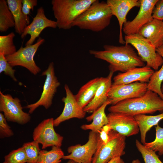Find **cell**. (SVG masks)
Segmentation results:
<instances>
[{
	"mask_svg": "<svg viewBox=\"0 0 163 163\" xmlns=\"http://www.w3.org/2000/svg\"><path fill=\"white\" fill-rule=\"evenodd\" d=\"M103 47V50H90L89 53L95 58L108 63L110 72H124L132 69L145 66L144 62L130 44L120 46L105 45Z\"/></svg>",
	"mask_w": 163,
	"mask_h": 163,
	"instance_id": "1",
	"label": "cell"
},
{
	"mask_svg": "<svg viewBox=\"0 0 163 163\" xmlns=\"http://www.w3.org/2000/svg\"><path fill=\"white\" fill-rule=\"evenodd\" d=\"M110 112L134 117L139 114L163 112V99L156 93L148 90L142 96L121 101L108 109Z\"/></svg>",
	"mask_w": 163,
	"mask_h": 163,
	"instance_id": "2",
	"label": "cell"
},
{
	"mask_svg": "<svg viewBox=\"0 0 163 163\" xmlns=\"http://www.w3.org/2000/svg\"><path fill=\"white\" fill-rule=\"evenodd\" d=\"M112 16L111 9L106 2L95 0L75 20L72 26L98 32L109 25Z\"/></svg>",
	"mask_w": 163,
	"mask_h": 163,
	"instance_id": "3",
	"label": "cell"
},
{
	"mask_svg": "<svg viewBox=\"0 0 163 163\" xmlns=\"http://www.w3.org/2000/svg\"><path fill=\"white\" fill-rule=\"evenodd\" d=\"M95 0H53L52 10L57 27L68 30L73 23Z\"/></svg>",
	"mask_w": 163,
	"mask_h": 163,
	"instance_id": "4",
	"label": "cell"
},
{
	"mask_svg": "<svg viewBox=\"0 0 163 163\" xmlns=\"http://www.w3.org/2000/svg\"><path fill=\"white\" fill-rule=\"evenodd\" d=\"M109 135V140L106 144L97 145L91 163H107L125 154L126 137L112 129Z\"/></svg>",
	"mask_w": 163,
	"mask_h": 163,
	"instance_id": "5",
	"label": "cell"
},
{
	"mask_svg": "<svg viewBox=\"0 0 163 163\" xmlns=\"http://www.w3.org/2000/svg\"><path fill=\"white\" fill-rule=\"evenodd\" d=\"M124 39L125 44L134 47L142 60L146 63V65L156 71L158 70L163 59L149 42L138 34L125 35Z\"/></svg>",
	"mask_w": 163,
	"mask_h": 163,
	"instance_id": "6",
	"label": "cell"
},
{
	"mask_svg": "<svg viewBox=\"0 0 163 163\" xmlns=\"http://www.w3.org/2000/svg\"><path fill=\"white\" fill-rule=\"evenodd\" d=\"M44 41V39L40 37L34 44L24 47L22 46L14 53L5 56V58L12 67L21 66L26 68L34 75H36L41 69L36 64L34 56L39 46Z\"/></svg>",
	"mask_w": 163,
	"mask_h": 163,
	"instance_id": "7",
	"label": "cell"
},
{
	"mask_svg": "<svg viewBox=\"0 0 163 163\" xmlns=\"http://www.w3.org/2000/svg\"><path fill=\"white\" fill-rule=\"evenodd\" d=\"M41 75L46 76L43 90L39 100L35 103L27 105L24 108L28 109L29 113H32L40 106L48 109L52 104L53 99L60 83L55 75L54 63L51 62L47 69Z\"/></svg>",
	"mask_w": 163,
	"mask_h": 163,
	"instance_id": "8",
	"label": "cell"
},
{
	"mask_svg": "<svg viewBox=\"0 0 163 163\" xmlns=\"http://www.w3.org/2000/svg\"><path fill=\"white\" fill-rule=\"evenodd\" d=\"M23 108L18 98L0 91V111L3 113L7 121L21 125L28 123L31 119L30 114L24 112Z\"/></svg>",
	"mask_w": 163,
	"mask_h": 163,
	"instance_id": "9",
	"label": "cell"
},
{
	"mask_svg": "<svg viewBox=\"0 0 163 163\" xmlns=\"http://www.w3.org/2000/svg\"><path fill=\"white\" fill-rule=\"evenodd\" d=\"M54 120L51 118L43 120L33 132V140L40 144L43 149L54 146L60 147L62 145L63 138L55 132Z\"/></svg>",
	"mask_w": 163,
	"mask_h": 163,
	"instance_id": "10",
	"label": "cell"
},
{
	"mask_svg": "<svg viewBox=\"0 0 163 163\" xmlns=\"http://www.w3.org/2000/svg\"><path fill=\"white\" fill-rule=\"evenodd\" d=\"M148 90L147 83L139 82L126 84L112 83L108 94L110 104L114 105L123 101L138 97Z\"/></svg>",
	"mask_w": 163,
	"mask_h": 163,
	"instance_id": "11",
	"label": "cell"
},
{
	"mask_svg": "<svg viewBox=\"0 0 163 163\" xmlns=\"http://www.w3.org/2000/svg\"><path fill=\"white\" fill-rule=\"evenodd\" d=\"M98 135L99 133L91 131L87 143L68 147L67 151L70 154L65 155L63 159L72 160L79 163H91L97 148Z\"/></svg>",
	"mask_w": 163,
	"mask_h": 163,
	"instance_id": "12",
	"label": "cell"
},
{
	"mask_svg": "<svg viewBox=\"0 0 163 163\" xmlns=\"http://www.w3.org/2000/svg\"><path fill=\"white\" fill-rule=\"evenodd\" d=\"M139 11L135 18L127 21L123 25V31L125 35L138 34L139 30L153 19L152 12L158 0H140Z\"/></svg>",
	"mask_w": 163,
	"mask_h": 163,
	"instance_id": "13",
	"label": "cell"
},
{
	"mask_svg": "<svg viewBox=\"0 0 163 163\" xmlns=\"http://www.w3.org/2000/svg\"><path fill=\"white\" fill-rule=\"evenodd\" d=\"M107 125L111 129L126 137L137 134L139 132L134 117L123 113L110 112L107 115Z\"/></svg>",
	"mask_w": 163,
	"mask_h": 163,
	"instance_id": "14",
	"label": "cell"
},
{
	"mask_svg": "<svg viewBox=\"0 0 163 163\" xmlns=\"http://www.w3.org/2000/svg\"><path fill=\"white\" fill-rule=\"evenodd\" d=\"M57 27L56 22L48 19L45 15L43 8L41 7L37 9L32 22L24 29L21 37L23 38L27 34L30 35V38L25 45H31L44 29L47 27L55 28Z\"/></svg>",
	"mask_w": 163,
	"mask_h": 163,
	"instance_id": "15",
	"label": "cell"
},
{
	"mask_svg": "<svg viewBox=\"0 0 163 163\" xmlns=\"http://www.w3.org/2000/svg\"><path fill=\"white\" fill-rule=\"evenodd\" d=\"M64 88L66 96L62 100L64 104V106L62 113L54 120V126H58L61 123L73 118L81 119L85 117L86 112L78 103L72 92L68 86L65 84Z\"/></svg>",
	"mask_w": 163,
	"mask_h": 163,
	"instance_id": "16",
	"label": "cell"
},
{
	"mask_svg": "<svg viewBox=\"0 0 163 163\" xmlns=\"http://www.w3.org/2000/svg\"><path fill=\"white\" fill-rule=\"evenodd\" d=\"M109 6L113 15L118 20L120 28L119 42L125 44L122 31L124 24L127 21L126 17L129 12L134 7H139L140 0H107L106 2Z\"/></svg>",
	"mask_w": 163,
	"mask_h": 163,
	"instance_id": "17",
	"label": "cell"
},
{
	"mask_svg": "<svg viewBox=\"0 0 163 163\" xmlns=\"http://www.w3.org/2000/svg\"><path fill=\"white\" fill-rule=\"evenodd\" d=\"M155 71L150 67L145 65L136 67L123 73H119L113 78L114 84H126L139 82L148 83Z\"/></svg>",
	"mask_w": 163,
	"mask_h": 163,
	"instance_id": "18",
	"label": "cell"
},
{
	"mask_svg": "<svg viewBox=\"0 0 163 163\" xmlns=\"http://www.w3.org/2000/svg\"><path fill=\"white\" fill-rule=\"evenodd\" d=\"M138 34L156 48L158 47L163 40V21L153 18L139 30Z\"/></svg>",
	"mask_w": 163,
	"mask_h": 163,
	"instance_id": "19",
	"label": "cell"
},
{
	"mask_svg": "<svg viewBox=\"0 0 163 163\" xmlns=\"http://www.w3.org/2000/svg\"><path fill=\"white\" fill-rule=\"evenodd\" d=\"M113 73L110 72L108 75L103 77L102 82L91 101L83 110L86 113H92L106 102L108 94L112 85V78Z\"/></svg>",
	"mask_w": 163,
	"mask_h": 163,
	"instance_id": "20",
	"label": "cell"
},
{
	"mask_svg": "<svg viewBox=\"0 0 163 163\" xmlns=\"http://www.w3.org/2000/svg\"><path fill=\"white\" fill-rule=\"evenodd\" d=\"M103 78L97 77L88 82L80 88L75 95L78 103L82 108L83 109L92 100L102 82Z\"/></svg>",
	"mask_w": 163,
	"mask_h": 163,
	"instance_id": "21",
	"label": "cell"
},
{
	"mask_svg": "<svg viewBox=\"0 0 163 163\" xmlns=\"http://www.w3.org/2000/svg\"><path fill=\"white\" fill-rule=\"evenodd\" d=\"M111 101L109 100L99 108L92 113L90 116L87 117L86 120L88 121H92L90 124H83L81 126V128L84 130H90L99 133L102 128L107 124L108 119L105 113V109L107 106L110 104Z\"/></svg>",
	"mask_w": 163,
	"mask_h": 163,
	"instance_id": "22",
	"label": "cell"
},
{
	"mask_svg": "<svg viewBox=\"0 0 163 163\" xmlns=\"http://www.w3.org/2000/svg\"><path fill=\"white\" fill-rule=\"evenodd\" d=\"M22 0L6 1L14 19L15 31L20 35L30 23L29 16L25 15L22 11Z\"/></svg>",
	"mask_w": 163,
	"mask_h": 163,
	"instance_id": "23",
	"label": "cell"
},
{
	"mask_svg": "<svg viewBox=\"0 0 163 163\" xmlns=\"http://www.w3.org/2000/svg\"><path fill=\"white\" fill-rule=\"evenodd\" d=\"M134 117L139 127L141 142L144 144L146 142V136L148 132L152 127L158 124L163 119V112L155 115L139 114Z\"/></svg>",
	"mask_w": 163,
	"mask_h": 163,
	"instance_id": "24",
	"label": "cell"
},
{
	"mask_svg": "<svg viewBox=\"0 0 163 163\" xmlns=\"http://www.w3.org/2000/svg\"><path fill=\"white\" fill-rule=\"evenodd\" d=\"M157 52L163 59V46L162 45L156 49ZM161 68L155 71L151 76L147 83L148 90L157 93L163 99V94L161 90V84L163 82V62Z\"/></svg>",
	"mask_w": 163,
	"mask_h": 163,
	"instance_id": "25",
	"label": "cell"
},
{
	"mask_svg": "<svg viewBox=\"0 0 163 163\" xmlns=\"http://www.w3.org/2000/svg\"><path fill=\"white\" fill-rule=\"evenodd\" d=\"M15 26L12 14L5 0H0V31L4 32Z\"/></svg>",
	"mask_w": 163,
	"mask_h": 163,
	"instance_id": "26",
	"label": "cell"
},
{
	"mask_svg": "<svg viewBox=\"0 0 163 163\" xmlns=\"http://www.w3.org/2000/svg\"><path fill=\"white\" fill-rule=\"evenodd\" d=\"M64 156L60 147L53 146L49 151L40 150L37 163H60Z\"/></svg>",
	"mask_w": 163,
	"mask_h": 163,
	"instance_id": "27",
	"label": "cell"
},
{
	"mask_svg": "<svg viewBox=\"0 0 163 163\" xmlns=\"http://www.w3.org/2000/svg\"><path fill=\"white\" fill-rule=\"evenodd\" d=\"M15 36L13 32L0 36V53H3L5 56L12 54L17 51L13 42Z\"/></svg>",
	"mask_w": 163,
	"mask_h": 163,
	"instance_id": "28",
	"label": "cell"
},
{
	"mask_svg": "<svg viewBox=\"0 0 163 163\" xmlns=\"http://www.w3.org/2000/svg\"><path fill=\"white\" fill-rule=\"evenodd\" d=\"M135 144L141 154L145 163H163L155 152L146 148L138 140H136Z\"/></svg>",
	"mask_w": 163,
	"mask_h": 163,
	"instance_id": "29",
	"label": "cell"
},
{
	"mask_svg": "<svg viewBox=\"0 0 163 163\" xmlns=\"http://www.w3.org/2000/svg\"><path fill=\"white\" fill-rule=\"evenodd\" d=\"M155 138L150 142H146L144 145L147 148L154 151L158 152L159 155H163V128L158 124L155 127Z\"/></svg>",
	"mask_w": 163,
	"mask_h": 163,
	"instance_id": "30",
	"label": "cell"
},
{
	"mask_svg": "<svg viewBox=\"0 0 163 163\" xmlns=\"http://www.w3.org/2000/svg\"><path fill=\"white\" fill-rule=\"evenodd\" d=\"M39 143L33 141L25 142L22 147L23 148L27 159V163H37L40 149Z\"/></svg>",
	"mask_w": 163,
	"mask_h": 163,
	"instance_id": "31",
	"label": "cell"
},
{
	"mask_svg": "<svg viewBox=\"0 0 163 163\" xmlns=\"http://www.w3.org/2000/svg\"><path fill=\"white\" fill-rule=\"evenodd\" d=\"M27 159L22 147L11 151L5 156L3 163H26Z\"/></svg>",
	"mask_w": 163,
	"mask_h": 163,
	"instance_id": "32",
	"label": "cell"
},
{
	"mask_svg": "<svg viewBox=\"0 0 163 163\" xmlns=\"http://www.w3.org/2000/svg\"><path fill=\"white\" fill-rule=\"evenodd\" d=\"M15 72V70L9 63L4 54L0 53V73L3 72L4 74L9 76L14 81L17 82L14 76Z\"/></svg>",
	"mask_w": 163,
	"mask_h": 163,
	"instance_id": "33",
	"label": "cell"
},
{
	"mask_svg": "<svg viewBox=\"0 0 163 163\" xmlns=\"http://www.w3.org/2000/svg\"><path fill=\"white\" fill-rule=\"evenodd\" d=\"M4 115L0 113V137L1 138L9 137L14 135L11 127L7 122Z\"/></svg>",
	"mask_w": 163,
	"mask_h": 163,
	"instance_id": "34",
	"label": "cell"
},
{
	"mask_svg": "<svg viewBox=\"0 0 163 163\" xmlns=\"http://www.w3.org/2000/svg\"><path fill=\"white\" fill-rule=\"evenodd\" d=\"M112 129L107 124L104 126L99 133L97 145H105L109 140V133Z\"/></svg>",
	"mask_w": 163,
	"mask_h": 163,
	"instance_id": "35",
	"label": "cell"
},
{
	"mask_svg": "<svg viewBox=\"0 0 163 163\" xmlns=\"http://www.w3.org/2000/svg\"><path fill=\"white\" fill-rule=\"evenodd\" d=\"M152 16L153 18L163 21V0H158L153 9Z\"/></svg>",
	"mask_w": 163,
	"mask_h": 163,
	"instance_id": "36",
	"label": "cell"
},
{
	"mask_svg": "<svg viewBox=\"0 0 163 163\" xmlns=\"http://www.w3.org/2000/svg\"><path fill=\"white\" fill-rule=\"evenodd\" d=\"M37 4V0H22V11L25 15L28 16L31 10L33 11Z\"/></svg>",
	"mask_w": 163,
	"mask_h": 163,
	"instance_id": "37",
	"label": "cell"
},
{
	"mask_svg": "<svg viewBox=\"0 0 163 163\" xmlns=\"http://www.w3.org/2000/svg\"><path fill=\"white\" fill-rule=\"evenodd\" d=\"M107 163H125L123 159L120 157L115 158Z\"/></svg>",
	"mask_w": 163,
	"mask_h": 163,
	"instance_id": "38",
	"label": "cell"
},
{
	"mask_svg": "<svg viewBox=\"0 0 163 163\" xmlns=\"http://www.w3.org/2000/svg\"><path fill=\"white\" fill-rule=\"evenodd\" d=\"M131 163H141V162L139 159H136L133 160Z\"/></svg>",
	"mask_w": 163,
	"mask_h": 163,
	"instance_id": "39",
	"label": "cell"
},
{
	"mask_svg": "<svg viewBox=\"0 0 163 163\" xmlns=\"http://www.w3.org/2000/svg\"><path fill=\"white\" fill-rule=\"evenodd\" d=\"M67 163H79L76 162L72 160H69Z\"/></svg>",
	"mask_w": 163,
	"mask_h": 163,
	"instance_id": "40",
	"label": "cell"
},
{
	"mask_svg": "<svg viewBox=\"0 0 163 163\" xmlns=\"http://www.w3.org/2000/svg\"><path fill=\"white\" fill-rule=\"evenodd\" d=\"M161 90L162 94H163V82L161 85Z\"/></svg>",
	"mask_w": 163,
	"mask_h": 163,
	"instance_id": "41",
	"label": "cell"
},
{
	"mask_svg": "<svg viewBox=\"0 0 163 163\" xmlns=\"http://www.w3.org/2000/svg\"><path fill=\"white\" fill-rule=\"evenodd\" d=\"M162 46H163V40L162 42Z\"/></svg>",
	"mask_w": 163,
	"mask_h": 163,
	"instance_id": "42",
	"label": "cell"
}]
</instances>
